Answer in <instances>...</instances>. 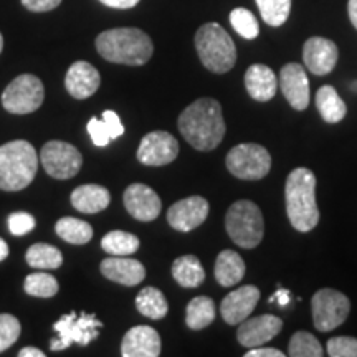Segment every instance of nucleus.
Wrapping results in <instances>:
<instances>
[{"mask_svg":"<svg viewBox=\"0 0 357 357\" xmlns=\"http://www.w3.org/2000/svg\"><path fill=\"white\" fill-rule=\"evenodd\" d=\"M287 213L289 223L298 231H311L319 222V208L316 202V176L306 167L289 172L284 187Z\"/></svg>","mask_w":357,"mask_h":357,"instance_id":"obj_3","label":"nucleus"},{"mask_svg":"<svg viewBox=\"0 0 357 357\" xmlns=\"http://www.w3.org/2000/svg\"><path fill=\"white\" fill-rule=\"evenodd\" d=\"M351 89H352V91H357V82H354V83H352V86H351Z\"/></svg>","mask_w":357,"mask_h":357,"instance_id":"obj_48","label":"nucleus"},{"mask_svg":"<svg viewBox=\"0 0 357 357\" xmlns=\"http://www.w3.org/2000/svg\"><path fill=\"white\" fill-rule=\"evenodd\" d=\"M182 137L197 151H212L225 136L222 106L212 98H200L182 111L177 121Z\"/></svg>","mask_w":357,"mask_h":357,"instance_id":"obj_1","label":"nucleus"},{"mask_svg":"<svg viewBox=\"0 0 357 357\" xmlns=\"http://www.w3.org/2000/svg\"><path fill=\"white\" fill-rule=\"evenodd\" d=\"M25 293L35 298H52L58 293V281L48 273H32L25 278Z\"/></svg>","mask_w":357,"mask_h":357,"instance_id":"obj_35","label":"nucleus"},{"mask_svg":"<svg viewBox=\"0 0 357 357\" xmlns=\"http://www.w3.org/2000/svg\"><path fill=\"white\" fill-rule=\"evenodd\" d=\"M316 108L326 123L336 124L346 118L347 106L337 91L329 84H324L316 93Z\"/></svg>","mask_w":357,"mask_h":357,"instance_id":"obj_26","label":"nucleus"},{"mask_svg":"<svg viewBox=\"0 0 357 357\" xmlns=\"http://www.w3.org/2000/svg\"><path fill=\"white\" fill-rule=\"evenodd\" d=\"M55 231L61 240L73 245H84L93 238V227L75 217L60 218L55 225Z\"/></svg>","mask_w":357,"mask_h":357,"instance_id":"obj_30","label":"nucleus"},{"mask_svg":"<svg viewBox=\"0 0 357 357\" xmlns=\"http://www.w3.org/2000/svg\"><path fill=\"white\" fill-rule=\"evenodd\" d=\"M225 164L231 176L243 181H260L270 172L271 155L263 146L245 142L231 147Z\"/></svg>","mask_w":357,"mask_h":357,"instance_id":"obj_8","label":"nucleus"},{"mask_svg":"<svg viewBox=\"0 0 357 357\" xmlns=\"http://www.w3.org/2000/svg\"><path fill=\"white\" fill-rule=\"evenodd\" d=\"M8 229H10L12 235H26L35 229V218L26 212H13L8 217Z\"/></svg>","mask_w":357,"mask_h":357,"instance_id":"obj_39","label":"nucleus"},{"mask_svg":"<svg viewBox=\"0 0 357 357\" xmlns=\"http://www.w3.org/2000/svg\"><path fill=\"white\" fill-rule=\"evenodd\" d=\"M227 234L242 248H255L265 235V222L260 207L252 200L231 204L225 217Z\"/></svg>","mask_w":357,"mask_h":357,"instance_id":"obj_6","label":"nucleus"},{"mask_svg":"<svg viewBox=\"0 0 357 357\" xmlns=\"http://www.w3.org/2000/svg\"><path fill=\"white\" fill-rule=\"evenodd\" d=\"M172 276L181 287L197 288L204 283L205 271L197 257L184 255L172 263Z\"/></svg>","mask_w":357,"mask_h":357,"instance_id":"obj_27","label":"nucleus"},{"mask_svg":"<svg viewBox=\"0 0 357 357\" xmlns=\"http://www.w3.org/2000/svg\"><path fill=\"white\" fill-rule=\"evenodd\" d=\"M280 88L293 109L305 111L310 106V79L300 63H288L281 68Z\"/></svg>","mask_w":357,"mask_h":357,"instance_id":"obj_17","label":"nucleus"},{"mask_svg":"<svg viewBox=\"0 0 357 357\" xmlns=\"http://www.w3.org/2000/svg\"><path fill=\"white\" fill-rule=\"evenodd\" d=\"M139 238L136 235L123 230H113L101 240V247L111 257H129L139 250Z\"/></svg>","mask_w":357,"mask_h":357,"instance_id":"obj_31","label":"nucleus"},{"mask_svg":"<svg viewBox=\"0 0 357 357\" xmlns=\"http://www.w3.org/2000/svg\"><path fill=\"white\" fill-rule=\"evenodd\" d=\"M2 48H3V37L2 33H0V53H2Z\"/></svg>","mask_w":357,"mask_h":357,"instance_id":"obj_47","label":"nucleus"},{"mask_svg":"<svg viewBox=\"0 0 357 357\" xmlns=\"http://www.w3.org/2000/svg\"><path fill=\"white\" fill-rule=\"evenodd\" d=\"M96 50L111 63L141 66L151 60L154 45L139 29H111L98 35Z\"/></svg>","mask_w":357,"mask_h":357,"instance_id":"obj_2","label":"nucleus"},{"mask_svg":"<svg viewBox=\"0 0 357 357\" xmlns=\"http://www.w3.org/2000/svg\"><path fill=\"white\" fill-rule=\"evenodd\" d=\"M19 357H45V352H42L38 347H24L19 352Z\"/></svg>","mask_w":357,"mask_h":357,"instance_id":"obj_45","label":"nucleus"},{"mask_svg":"<svg viewBox=\"0 0 357 357\" xmlns=\"http://www.w3.org/2000/svg\"><path fill=\"white\" fill-rule=\"evenodd\" d=\"M230 24L234 26V30L240 37L247 38V40H253L258 37L260 33V25H258L257 17L253 15L248 8H235L230 13Z\"/></svg>","mask_w":357,"mask_h":357,"instance_id":"obj_36","label":"nucleus"},{"mask_svg":"<svg viewBox=\"0 0 357 357\" xmlns=\"http://www.w3.org/2000/svg\"><path fill=\"white\" fill-rule=\"evenodd\" d=\"M45 88L35 75H20L2 93V106L12 114H30L42 106Z\"/></svg>","mask_w":357,"mask_h":357,"instance_id":"obj_9","label":"nucleus"},{"mask_svg":"<svg viewBox=\"0 0 357 357\" xmlns=\"http://www.w3.org/2000/svg\"><path fill=\"white\" fill-rule=\"evenodd\" d=\"M260 296V289L253 287V284L240 287L235 291L229 293L223 298L220 305V314L223 321L230 326L243 323L245 319L250 318L252 311L257 307Z\"/></svg>","mask_w":357,"mask_h":357,"instance_id":"obj_16","label":"nucleus"},{"mask_svg":"<svg viewBox=\"0 0 357 357\" xmlns=\"http://www.w3.org/2000/svg\"><path fill=\"white\" fill-rule=\"evenodd\" d=\"M276 298H278V305L284 307L289 301H291V293H289L288 289H278V291H276L273 296L270 298V303H273Z\"/></svg>","mask_w":357,"mask_h":357,"instance_id":"obj_43","label":"nucleus"},{"mask_svg":"<svg viewBox=\"0 0 357 357\" xmlns=\"http://www.w3.org/2000/svg\"><path fill=\"white\" fill-rule=\"evenodd\" d=\"M136 307L142 316L154 321L166 318L169 311L166 296H164V293L160 289L154 287H147L137 293Z\"/></svg>","mask_w":357,"mask_h":357,"instance_id":"obj_28","label":"nucleus"},{"mask_svg":"<svg viewBox=\"0 0 357 357\" xmlns=\"http://www.w3.org/2000/svg\"><path fill=\"white\" fill-rule=\"evenodd\" d=\"M102 323L95 314L88 312L71 311L63 314L53 324V329L58 333V337L50 342L52 351H63L71 344L88 346L89 342L95 341L100 334Z\"/></svg>","mask_w":357,"mask_h":357,"instance_id":"obj_7","label":"nucleus"},{"mask_svg":"<svg viewBox=\"0 0 357 357\" xmlns=\"http://www.w3.org/2000/svg\"><path fill=\"white\" fill-rule=\"evenodd\" d=\"M8 257V245L6 240L0 238V261H3Z\"/></svg>","mask_w":357,"mask_h":357,"instance_id":"obj_46","label":"nucleus"},{"mask_svg":"<svg viewBox=\"0 0 357 357\" xmlns=\"http://www.w3.org/2000/svg\"><path fill=\"white\" fill-rule=\"evenodd\" d=\"M311 307L316 329L321 333H329L339 328L347 319L351 311V303L349 298L341 291L323 288L314 293L311 300Z\"/></svg>","mask_w":357,"mask_h":357,"instance_id":"obj_10","label":"nucleus"},{"mask_svg":"<svg viewBox=\"0 0 357 357\" xmlns=\"http://www.w3.org/2000/svg\"><path fill=\"white\" fill-rule=\"evenodd\" d=\"M328 354L331 357H357V339L351 336H337L328 341Z\"/></svg>","mask_w":357,"mask_h":357,"instance_id":"obj_38","label":"nucleus"},{"mask_svg":"<svg viewBox=\"0 0 357 357\" xmlns=\"http://www.w3.org/2000/svg\"><path fill=\"white\" fill-rule=\"evenodd\" d=\"M25 260L37 270H56L63 263V255L56 247L48 243H35L26 250Z\"/></svg>","mask_w":357,"mask_h":357,"instance_id":"obj_32","label":"nucleus"},{"mask_svg":"<svg viewBox=\"0 0 357 357\" xmlns=\"http://www.w3.org/2000/svg\"><path fill=\"white\" fill-rule=\"evenodd\" d=\"M245 357H284V352L280 349H275V347H252V351L245 352Z\"/></svg>","mask_w":357,"mask_h":357,"instance_id":"obj_41","label":"nucleus"},{"mask_svg":"<svg viewBox=\"0 0 357 357\" xmlns=\"http://www.w3.org/2000/svg\"><path fill=\"white\" fill-rule=\"evenodd\" d=\"M178 155V142L172 134L166 131H153L142 137L137 160L144 166H167L174 162Z\"/></svg>","mask_w":357,"mask_h":357,"instance_id":"obj_12","label":"nucleus"},{"mask_svg":"<svg viewBox=\"0 0 357 357\" xmlns=\"http://www.w3.org/2000/svg\"><path fill=\"white\" fill-rule=\"evenodd\" d=\"M245 261L234 250H223L218 253L215 261V280L220 287H234L238 284L245 276Z\"/></svg>","mask_w":357,"mask_h":357,"instance_id":"obj_25","label":"nucleus"},{"mask_svg":"<svg viewBox=\"0 0 357 357\" xmlns=\"http://www.w3.org/2000/svg\"><path fill=\"white\" fill-rule=\"evenodd\" d=\"M124 207L128 213L139 222H153L159 217L162 202L158 192L146 184H131L124 190Z\"/></svg>","mask_w":357,"mask_h":357,"instance_id":"obj_15","label":"nucleus"},{"mask_svg":"<svg viewBox=\"0 0 357 357\" xmlns=\"http://www.w3.org/2000/svg\"><path fill=\"white\" fill-rule=\"evenodd\" d=\"M100 270L102 276L118 284H124V287H136L146 278L144 265L134 258L113 255V258H106L101 261Z\"/></svg>","mask_w":357,"mask_h":357,"instance_id":"obj_21","label":"nucleus"},{"mask_svg":"<svg viewBox=\"0 0 357 357\" xmlns=\"http://www.w3.org/2000/svg\"><path fill=\"white\" fill-rule=\"evenodd\" d=\"M283 321L275 314H261L257 318H247L243 323H240L236 339L243 347H258L265 346L275 336H278Z\"/></svg>","mask_w":357,"mask_h":357,"instance_id":"obj_13","label":"nucleus"},{"mask_svg":"<svg viewBox=\"0 0 357 357\" xmlns=\"http://www.w3.org/2000/svg\"><path fill=\"white\" fill-rule=\"evenodd\" d=\"M261 19L270 26H281L291 12V0H255Z\"/></svg>","mask_w":357,"mask_h":357,"instance_id":"obj_34","label":"nucleus"},{"mask_svg":"<svg viewBox=\"0 0 357 357\" xmlns=\"http://www.w3.org/2000/svg\"><path fill=\"white\" fill-rule=\"evenodd\" d=\"M109 202V190L96 184L79 185L71 192V205L82 213H98L108 208Z\"/></svg>","mask_w":357,"mask_h":357,"instance_id":"obj_23","label":"nucleus"},{"mask_svg":"<svg viewBox=\"0 0 357 357\" xmlns=\"http://www.w3.org/2000/svg\"><path fill=\"white\" fill-rule=\"evenodd\" d=\"M20 331V321L15 316L7 314V312L0 314V352L7 351L8 347L15 344Z\"/></svg>","mask_w":357,"mask_h":357,"instance_id":"obj_37","label":"nucleus"},{"mask_svg":"<svg viewBox=\"0 0 357 357\" xmlns=\"http://www.w3.org/2000/svg\"><path fill=\"white\" fill-rule=\"evenodd\" d=\"M288 354L291 357H323L324 351L321 342L311 333L298 331L289 339Z\"/></svg>","mask_w":357,"mask_h":357,"instance_id":"obj_33","label":"nucleus"},{"mask_svg":"<svg viewBox=\"0 0 357 357\" xmlns=\"http://www.w3.org/2000/svg\"><path fill=\"white\" fill-rule=\"evenodd\" d=\"M61 0H22V6L30 12H50L60 6Z\"/></svg>","mask_w":357,"mask_h":357,"instance_id":"obj_40","label":"nucleus"},{"mask_svg":"<svg viewBox=\"0 0 357 357\" xmlns=\"http://www.w3.org/2000/svg\"><path fill=\"white\" fill-rule=\"evenodd\" d=\"M38 169V154L26 141L0 146V189L19 192L32 184Z\"/></svg>","mask_w":357,"mask_h":357,"instance_id":"obj_4","label":"nucleus"},{"mask_svg":"<svg viewBox=\"0 0 357 357\" xmlns=\"http://www.w3.org/2000/svg\"><path fill=\"white\" fill-rule=\"evenodd\" d=\"M100 2L111 8H132L139 3V0H100Z\"/></svg>","mask_w":357,"mask_h":357,"instance_id":"obj_42","label":"nucleus"},{"mask_svg":"<svg viewBox=\"0 0 357 357\" xmlns=\"http://www.w3.org/2000/svg\"><path fill=\"white\" fill-rule=\"evenodd\" d=\"M40 160L48 176L60 181L77 176L83 164L82 153L73 144L63 141L47 142L40 151Z\"/></svg>","mask_w":357,"mask_h":357,"instance_id":"obj_11","label":"nucleus"},{"mask_svg":"<svg viewBox=\"0 0 357 357\" xmlns=\"http://www.w3.org/2000/svg\"><path fill=\"white\" fill-rule=\"evenodd\" d=\"M337 45L323 37H311L303 47V60L306 68L316 77H324L331 73L337 63Z\"/></svg>","mask_w":357,"mask_h":357,"instance_id":"obj_18","label":"nucleus"},{"mask_svg":"<svg viewBox=\"0 0 357 357\" xmlns=\"http://www.w3.org/2000/svg\"><path fill=\"white\" fill-rule=\"evenodd\" d=\"M215 319V303L208 296H197L189 303L185 311V324L194 331L207 328Z\"/></svg>","mask_w":357,"mask_h":357,"instance_id":"obj_29","label":"nucleus"},{"mask_svg":"<svg viewBox=\"0 0 357 357\" xmlns=\"http://www.w3.org/2000/svg\"><path fill=\"white\" fill-rule=\"evenodd\" d=\"M101 83L100 71L88 61H75L65 78L66 91L77 100H86L98 91Z\"/></svg>","mask_w":357,"mask_h":357,"instance_id":"obj_20","label":"nucleus"},{"mask_svg":"<svg viewBox=\"0 0 357 357\" xmlns=\"http://www.w3.org/2000/svg\"><path fill=\"white\" fill-rule=\"evenodd\" d=\"M245 88L253 100L266 102L276 95L278 79L270 66L263 63L252 65L245 73Z\"/></svg>","mask_w":357,"mask_h":357,"instance_id":"obj_22","label":"nucleus"},{"mask_svg":"<svg viewBox=\"0 0 357 357\" xmlns=\"http://www.w3.org/2000/svg\"><path fill=\"white\" fill-rule=\"evenodd\" d=\"M88 132L93 144L98 147L108 146L113 139H118L124 134V126L119 116L114 111H105L102 118H91L88 121Z\"/></svg>","mask_w":357,"mask_h":357,"instance_id":"obj_24","label":"nucleus"},{"mask_svg":"<svg viewBox=\"0 0 357 357\" xmlns=\"http://www.w3.org/2000/svg\"><path fill=\"white\" fill-rule=\"evenodd\" d=\"M160 336L151 326H134L124 334L121 342L123 357H158Z\"/></svg>","mask_w":357,"mask_h":357,"instance_id":"obj_19","label":"nucleus"},{"mask_svg":"<svg viewBox=\"0 0 357 357\" xmlns=\"http://www.w3.org/2000/svg\"><path fill=\"white\" fill-rule=\"evenodd\" d=\"M208 202L200 195L182 199L171 205L167 211V222L174 230L190 231L202 225L208 217Z\"/></svg>","mask_w":357,"mask_h":357,"instance_id":"obj_14","label":"nucleus"},{"mask_svg":"<svg viewBox=\"0 0 357 357\" xmlns=\"http://www.w3.org/2000/svg\"><path fill=\"white\" fill-rule=\"evenodd\" d=\"M347 13H349L351 24L357 30V0H349V3H347Z\"/></svg>","mask_w":357,"mask_h":357,"instance_id":"obj_44","label":"nucleus"},{"mask_svg":"<svg viewBox=\"0 0 357 357\" xmlns=\"http://www.w3.org/2000/svg\"><path fill=\"white\" fill-rule=\"evenodd\" d=\"M195 50L202 65L212 73H227L235 66L236 48L234 40L215 22L205 24L197 30Z\"/></svg>","mask_w":357,"mask_h":357,"instance_id":"obj_5","label":"nucleus"}]
</instances>
